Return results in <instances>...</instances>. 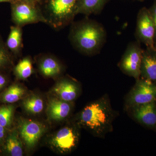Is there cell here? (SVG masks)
Returning <instances> with one entry per match:
<instances>
[{"label":"cell","instance_id":"obj_1","mask_svg":"<svg viewBox=\"0 0 156 156\" xmlns=\"http://www.w3.org/2000/svg\"><path fill=\"white\" fill-rule=\"evenodd\" d=\"M118 115L119 112L112 107L108 95L105 94L83 109L79 124L96 137L104 138L113 130V123Z\"/></svg>","mask_w":156,"mask_h":156},{"label":"cell","instance_id":"obj_2","mask_svg":"<svg viewBox=\"0 0 156 156\" xmlns=\"http://www.w3.org/2000/svg\"><path fill=\"white\" fill-rule=\"evenodd\" d=\"M107 33L100 23L87 17L73 22L69 37L72 44L80 53L92 56L100 52L106 41Z\"/></svg>","mask_w":156,"mask_h":156},{"label":"cell","instance_id":"obj_3","mask_svg":"<svg viewBox=\"0 0 156 156\" xmlns=\"http://www.w3.org/2000/svg\"><path fill=\"white\" fill-rule=\"evenodd\" d=\"M77 0H46L43 11L47 24L60 29L71 24L76 14Z\"/></svg>","mask_w":156,"mask_h":156},{"label":"cell","instance_id":"obj_4","mask_svg":"<svg viewBox=\"0 0 156 156\" xmlns=\"http://www.w3.org/2000/svg\"><path fill=\"white\" fill-rule=\"evenodd\" d=\"M11 17L15 25L23 27L42 22L47 23L40 6L16 0L11 3Z\"/></svg>","mask_w":156,"mask_h":156},{"label":"cell","instance_id":"obj_5","mask_svg":"<svg viewBox=\"0 0 156 156\" xmlns=\"http://www.w3.org/2000/svg\"><path fill=\"white\" fill-rule=\"evenodd\" d=\"M156 100V83L140 78L126 95L124 110Z\"/></svg>","mask_w":156,"mask_h":156},{"label":"cell","instance_id":"obj_6","mask_svg":"<svg viewBox=\"0 0 156 156\" xmlns=\"http://www.w3.org/2000/svg\"><path fill=\"white\" fill-rule=\"evenodd\" d=\"M143 51L139 42L130 43L118 64L121 71L136 80L139 79Z\"/></svg>","mask_w":156,"mask_h":156},{"label":"cell","instance_id":"obj_7","mask_svg":"<svg viewBox=\"0 0 156 156\" xmlns=\"http://www.w3.org/2000/svg\"><path fill=\"white\" fill-rule=\"evenodd\" d=\"M155 29L149 9L144 7L137 14L135 36L147 48H154Z\"/></svg>","mask_w":156,"mask_h":156},{"label":"cell","instance_id":"obj_8","mask_svg":"<svg viewBox=\"0 0 156 156\" xmlns=\"http://www.w3.org/2000/svg\"><path fill=\"white\" fill-rule=\"evenodd\" d=\"M126 111L138 124L156 131V100L132 107Z\"/></svg>","mask_w":156,"mask_h":156},{"label":"cell","instance_id":"obj_9","mask_svg":"<svg viewBox=\"0 0 156 156\" xmlns=\"http://www.w3.org/2000/svg\"><path fill=\"white\" fill-rule=\"evenodd\" d=\"M79 140L77 132L74 128L66 127L60 129L53 138V143L63 152H69L76 146Z\"/></svg>","mask_w":156,"mask_h":156},{"label":"cell","instance_id":"obj_10","mask_svg":"<svg viewBox=\"0 0 156 156\" xmlns=\"http://www.w3.org/2000/svg\"><path fill=\"white\" fill-rule=\"evenodd\" d=\"M19 130L22 139L29 147H33L38 141L43 131L41 125L32 121H21L19 122Z\"/></svg>","mask_w":156,"mask_h":156},{"label":"cell","instance_id":"obj_11","mask_svg":"<svg viewBox=\"0 0 156 156\" xmlns=\"http://www.w3.org/2000/svg\"><path fill=\"white\" fill-rule=\"evenodd\" d=\"M140 78L156 83V50L154 48L143 50Z\"/></svg>","mask_w":156,"mask_h":156},{"label":"cell","instance_id":"obj_12","mask_svg":"<svg viewBox=\"0 0 156 156\" xmlns=\"http://www.w3.org/2000/svg\"><path fill=\"white\" fill-rule=\"evenodd\" d=\"M54 91L60 99L70 102L77 97L80 88L79 85L74 81L64 79L57 83Z\"/></svg>","mask_w":156,"mask_h":156},{"label":"cell","instance_id":"obj_13","mask_svg":"<svg viewBox=\"0 0 156 156\" xmlns=\"http://www.w3.org/2000/svg\"><path fill=\"white\" fill-rule=\"evenodd\" d=\"M41 73L47 77H54L62 72V66L58 60L52 56L44 55L41 56L39 62Z\"/></svg>","mask_w":156,"mask_h":156},{"label":"cell","instance_id":"obj_14","mask_svg":"<svg viewBox=\"0 0 156 156\" xmlns=\"http://www.w3.org/2000/svg\"><path fill=\"white\" fill-rule=\"evenodd\" d=\"M109 0H77L76 14H83L86 17L100 14Z\"/></svg>","mask_w":156,"mask_h":156},{"label":"cell","instance_id":"obj_15","mask_svg":"<svg viewBox=\"0 0 156 156\" xmlns=\"http://www.w3.org/2000/svg\"><path fill=\"white\" fill-rule=\"evenodd\" d=\"M6 44L13 56L21 54L23 47L22 27L15 25L11 27Z\"/></svg>","mask_w":156,"mask_h":156},{"label":"cell","instance_id":"obj_16","mask_svg":"<svg viewBox=\"0 0 156 156\" xmlns=\"http://www.w3.org/2000/svg\"><path fill=\"white\" fill-rule=\"evenodd\" d=\"M69 102L61 99H52L49 102L48 111L50 116L53 119H64L69 115L71 111Z\"/></svg>","mask_w":156,"mask_h":156},{"label":"cell","instance_id":"obj_17","mask_svg":"<svg viewBox=\"0 0 156 156\" xmlns=\"http://www.w3.org/2000/svg\"><path fill=\"white\" fill-rule=\"evenodd\" d=\"M4 143V149L9 155H23L22 144L16 130H13L8 133Z\"/></svg>","mask_w":156,"mask_h":156},{"label":"cell","instance_id":"obj_18","mask_svg":"<svg viewBox=\"0 0 156 156\" xmlns=\"http://www.w3.org/2000/svg\"><path fill=\"white\" fill-rule=\"evenodd\" d=\"M24 92V89L19 84H12L0 94V101L5 104L15 103L22 98Z\"/></svg>","mask_w":156,"mask_h":156},{"label":"cell","instance_id":"obj_19","mask_svg":"<svg viewBox=\"0 0 156 156\" xmlns=\"http://www.w3.org/2000/svg\"><path fill=\"white\" fill-rule=\"evenodd\" d=\"M14 74L18 79L26 80L34 72L32 62L30 57L26 56L20 60L14 68Z\"/></svg>","mask_w":156,"mask_h":156},{"label":"cell","instance_id":"obj_20","mask_svg":"<svg viewBox=\"0 0 156 156\" xmlns=\"http://www.w3.org/2000/svg\"><path fill=\"white\" fill-rule=\"evenodd\" d=\"M15 107L12 104L0 106V125L8 128L12 125Z\"/></svg>","mask_w":156,"mask_h":156},{"label":"cell","instance_id":"obj_21","mask_svg":"<svg viewBox=\"0 0 156 156\" xmlns=\"http://www.w3.org/2000/svg\"><path fill=\"white\" fill-rule=\"evenodd\" d=\"M13 56L0 37V71L10 68L13 66Z\"/></svg>","mask_w":156,"mask_h":156},{"label":"cell","instance_id":"obj_22","mask_svg":"<svg viewBox=\"0 0 156 156\" xmlns=\"http://www.w3.org/2000/svg\"><path fill=\"white\" fill-rule=\"evenodd\" d=\"M23 106L27 112L33 114L41 112L44 108V102L37 96H31L24 100Z\"/></svg>","mask_w":156,"mask_h":156},{"label":"cell","instance_id":"obj_23","mask_svg":"<svg viewBox=\"0 0 156 156\" xmlns=\"http://www.w3.org/2000/svg\"><path fill=\"white\" fill-rule=\"evenodd\" d=\"M150 12L152 19L153 21L154 26L155 29L154 44L156 42V0L153 4L152 5L149 9Z\"/></svg>","mask_w":156,"mask_h":156},{"label":"cell","instance_id":"obj_24","mask_svg":"<svg viewBox=\"0 0 156 156\" xmlns=\"http://www.w3.org/2000/svg\"><path fill=\"white\" fill-rule=\"evenodd\" d=\"M8 83V79L4 74L0 73V91L2 90Z\"/></svg>","mask_w":156,"mask_h":156},{"label":"cell","instance_id":"obj_25","mask_svg":"<svg viewBox=\"0 0 156 156\" xmlns=\"http://www.w3.org/2000/svg\"><path fill=\"white\" fill-rule=\"evenodd\" d=\"M8 128L3 127L0 125V144L3 143L6 139L8 134H7Z\"/></svg>","mask_w":156,"mask_h":156},{"label":"cell","instance_id":"obj_26","mask_svg":"<svg viewBox=\"0 0 156 156\" xmlns=\"http://www.w3.org/2000/svg\"><path fill=\"white\" fill-rule=\"evenodd\" d=\"M19 1L39 6H41L43 3V0H19Z\"/></svg>","mask_w":156,"mask_h":156},{"label":"cell","instance_id":"obj_27","mask_svg":"<svg viewBox=\"0 0 156 156\" xmlns=\"http://www.w3.org/2000/svg\"><path fill=\"white\" fill-rule=\"evenodd\" d=\"M16 0H0V3L9 2L10 4L14 2Z\"/></svg>","mask_w":156,"mask_h":156},{"label":"cell","instance_id":"obj_28","mask_svg":"<svg viewBox=\"0 0 156 156\" xmlns=\"http://www.w3.org/2000/svg\"><path fill=\"white\" fill-rule=\"evenodd\" d=\"M154 48L155 49V50H156V43H155L154 44Z\"/></svg>","mask_w":156,"mask_h":156},{"label":"cell","instance_id":"obj_29","mask_svg":"<svg viewBox=\"0 0 156 156\" xmlns=\"http://www.w3.org/2000/svg\"><path fill=\"white\" fill-rule=\"evenodd\" d=\"M137 1H140V2H143L144 0H137Z\"/></svg>","mask_w":156,"mask_h":156}]
</instances>
